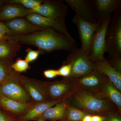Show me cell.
Segmentation results:
<instances>
[{
  "mask_svg": "<svg viewBox=\"0 0 121 121\" xmlns=\"http://www.w3.org/2000/svg\"><path fill=\"white\" fill-rule=\"evenodd\" d=\"M121 113L118 111L116 112L110 113L104 115V121H121Z\"/></svg>",
  "mask_w": 121,
  "mask_h": 121,
  "instance_id": "f546056e",
  "label": "cell"
},
{
  "mask_svg": "<svg viewBox=\"0 0 121 121\" xmlns=\"http://www.w3.org/2000/svg\"><path fill=\"white\" fill-rule=\"evenodd\" d=\"M61 0H43L41 4L31 12L37 13L51 19L65 20L67 7Z\"/></svg>",
  "mask_w": 121,
  "mask_h": 121,
  "instance_id": "ba28073f",
  "label": "cell"
},
{
  "mask_svg": "<svg viewBox=\"0 0 121 121\" xmlns=\"http://www.w3.org/2000/svg\"><path fill=\"white\" fill-rule=\"evenodd\" d=\"M11 60L0 59V86L10 78L14 71L11 68Z\"/></svg>",
  "mask_w": 121,
  "mask_h": 121,
  "instance_id": "603a6c76",
  "label": "cell"
},
{
  "mask_svg": "<svg viewBox=\"0 0 121 121\" xmlns=\"http://www.w3.org/2000/svg\"><path fill=\"white\" fill-rule=\"evenodd\" d=\"M11 68L14 71L17 73L25 72L30 68L29 63L25 60L20 58H17L15 63L12 64Z\"/></svg>",
  "mask_w": 121,
  "mask_h": 121,
  "instance_id": "484cf974",
  "label": "cell"
},
{
  "mask_svg": "<svg viewBox=\"0 0 121 121\" xmlns=\"http://www.w3.org/2000/svg\"><path fill=\"white\" fill-rule=\"evenodd\" d=\"M50 101L66 100L76 90L73 78H64L62 80L44 82Z\"/></svg>",
  "mask_w": 121,
  "mask_h": 121,
  "instance_id": "5b68a950",
  "label": "cell"
},
{
  "mask_svg": "<svg viewBox=\"0 0 121 121\" xmlns=\"http://www.w3.org/2000/svg\"><path fill=\"white\" fill-rule=\"evenodd\" d=\"M97 23L110 19L111 13L121 10V0H93Z\"/></svg>",
  "mask_w": 121,
  "mask_h": 121,
  "instance_id": "5bb4252c",
  "label": "cell"
},
{
  "mask_svg": "<svg viewBox=\"0 0 121 121\" xmlns=\"http://www.w3.org/2000/svg\"><path fill=\"white\" fill-rule=\"evenodd\" d=\"M86 114L82 111L68 105L63 121H82Z\"/></svg>",
  "mask_w": 121,
  "mask_h": 121,
  "instance_id": "cb8c5ba5",
  "label": "cell"
},
{
  "mask_svg": "<svg viewBox=\"0 0 121 121\" xmlns=\"http://www.w3.org/2000/svg\"><path fill=\"white\" fill-rule=\"evenodd\" d=\"M25 18L35 26L43 29H52L65 35L72 40H74L67 29L65 20L51 19L32 13L27 15Z\"/></svg>",
  "mask_w": 121,
  "mask_h": 121,
  "instance_id": "7c38bea8",
  "label": "cell"
},
{
  "mask_svg": "<svg viewBox=\"0 0 121 121\" xmlns=\"http://www.w3.org/2000/svg\"><path fill=\"white\" fill-rule=\"evenodd\" d=\"M19 76L17 72H13L0 86V96L22 102H30L31 99L22 86Z\"/></svg>",
  "mask_w": 121,
  "mask_h": 121,
  "instance_id": "8992f818",
  "label": "cell"
},
{
  "mask_svg": "<svg viewBox=\"0 0 121 121\" xmlns=\"http://www.w3.org/2000/svg\"><path fill=\"white\" fill-rule=\"evenodd\" d=\"M13 43L35 46L43 53L54 51L71 52L78 48L75 41L50 28H45L29 35L10 36Z\"/></svg>",
  "mask_w": 121,
  "mask_h": 121,
  "instance_id": "6da1fadb",
  "label": "cell"
},
{
  "mask_svg": "<svg viewBox=\"0 0 121 121\" xmlns=\"http://www.w3.org/2000/svg\"><path fill=\"white\" fill-rule=\"evenodd\" d=\"M110 19L106 20L99 25L93 35L89 56L90 60L93 63L105 58L106 35Z\"/></svg>",
  "mask_w": 121,
  "mask_h": 121,
  "instance_id": "52a82bcc",
  "label": "cell"
},
{
  "mask_svg": "<svg viewBox=\"0 0 121 121\" xmlns=\"http://www.w3.org/2000/svg\"><path fill=\"white\" fill-rule=\"evenodd\" d=\"M43 75L45 78L48 79H52L58 76L57 70L48 69L43 71Z\"/></svg>",
  "mask_w": 121,
  "mask_h": 121,
  "instance_id": "1f68e13d",
  "label": "cell"
},
{
  "mask_svg": "<svg viewBox=\"0 0 121 121\" xmlns=\"http://www.w3.org/2000/svg\"><path fill=\"white\" fill-rule=\"evenodd\" d=\"M26 52L27 54L25 60L28 63L36 60L39 55L43 54V52L40 50H33L29 48H27Z\"/></svg>",
  "mask_w": 121,
  "mask_h": 121,
  "instance_id": "4316f807",
  "label": "cell"
},
{
  "mask_svg": "<svg viewBox=\"0 0 121 121\" xmlns=\"http://www.w3.org/2000/svg\"><path fill=\"white\" fill-rule=\"evenodd\" d=\"M2 22L10 31V36L29 35L44 29L35 26L23 17Z\"/></svg>",
  "mask_w": 121,
  "mask_h": 121,
  "instance_id": "9a60e30c",
  "label": "cell"
},
{
  "mask_svg": "<svg viewBox=\"0 0 121 121\" xmlns=\"http://www.w3.org/2000/svg\"><path fill=\"white\" fill-rule=\"evenodd\" d=\"M44 119L41 117H39L38 118V121H44Z\"/></svg>",
  "mask_w": 121,
  "mask_h": 121,
  "instance_id": "8d00e7d4",
  "label": "cell"
},
{
  "mask_svg": "<svg viewBox=\"0 0 121 121\" xmlns=\"http://www.w3.org/2000/svg\"><path fill=\"white\" fill-rule=\"evenodd\" d=\"M92 115L87 114L84 116L82 121H91Z\"/></svg>",
  "mask_w": 121,
  "mask_h": 121,
  "instance_id": "836d02e7",
  "label": "cell"
},
{
  "mask_svg": "<svg viewBox=\"0 0 121 121\" xmlns=\"http://www.w3.org/2000/svg\"><path fill=\"white\" fill-rule=\"evenodd\" d=\"M108 77L97 70L79 78H73L76 89L99 92Z\"/></svg>",
  "mask_w": 121,
  "mask_h": 121,
  "instance_id": "9c48e42d",
  "label": "cell"
},
{
  "mask_svg": "<svg viewBox=\"0 0 121 121\" xmlns=\"http://www.w3.org/2000/svg\"><path fill=\"white\" fill-rule=\"evenodd\" d=\"M71 64H63L59 69L57 70L58 75L63 76L64 78H68L71 74Z\"/></svg>",
  "mask_w": 121,
  "mask_h": 121,
  "instance_id": "f1b7e54d",
  "label": "cell"
},
{
  "mask_svg": "<svg viewBox=\"0 0 121 121\" xmlns=\"http://www.w3.org/2000/svg\"></svg>",
  "mask_w": 121,
  "mask_h": 121,
  "instance_id": "74e56055",
  "label": "cell"
},
{
  "mask_svg": "<svg viewBox=\"0 0 121 121\" xmlns=\"http://www.w3.org/2000/svg\"><path fill=\"white\" fill-rule=\"evenodd\" d=\"M0 121H8L7 117L0 111Z\"/></svg>",
  "mask_w": 121,
  "mask_h": 121,
  "instance_id": "e575fe53",
  "label": "cell"
},
{
  "mask_svg": "<svg viewBox=\"0 0 121 121\" xmlns=\"http://www.w3.org/2000/svg\"><path fill=\"white\" fill-rule=\"evenodd\" d=\"M7 3L6 0H0V10L1 9L3 6Z\"/></svg>",
  "mask_w": 121,
  "mask_h": 121,
  "instance_id": "d590c367",
  "label": "cell"
},
{
  "mask_svg": "<svg viewBox=\"0 0 121 121\" xmlns=\"http://www.w3.org/2000/svg\"><path fill=\"white\" fill-rule=\"evenodd\" d=\"M105 41L106 52L108 55L107 60L121 58V10L114 13L111 16L106 33Z\"/></svg>",
  "mask_w": 121,
  "mask_h": 121,
  "instance_id": "3957f363",
  "label": "cell"
},
{
  "mask_svg": "<svg viewBox=\"0 0 121 121\" xmlns=\"http://www.w3.org/2000/svg\"><path fill=\"white\" fill-rule=\"evenodd\" d=\"M66 100L69 105L91 115H103L118 111L116 105L99 92L77 89Z\"/></svg>",
  "mask_w": 121,
  "mask_h": 121,
  "instance_id": "7a4b0ae2",
  "label": "cell"
},
{
  "mask_svg": "<svg viewBox=\"0 0 121 121\" xmlns=\"http://www.w3.org/2000/svg\"><path fill=\"white\" fill-rule=\"evenodd\" d=\"M72 21L78 29L82 43L80 49L89 57L91 39L95 30L100 24L87 22L76 15Z\"/></svg>",
  "mask_w": 121,
  "mask_h": 121,
  "instance_id": "30bf717a",
  "label": "cell"
},
{
  "mask_svg": "<svg viewBox=\"0 0 121 121\" xmlns=\"http://www.w3.org/2000/svg\"><path fill=\"white\" fill-rule=\"evenodd\" d=\"M31 12L30 9L25 8L21 5L7 2L0 10V22L26 17Z\"/></svg>",
  "mask_w": 121,
  "mask_h": 121,
  "instance_id": "e0dca14e",
  "label": "cell"
},
{
  "mask_svg": "<svg viewBox=\"0 0 121 121\" xmlns=\"http://www.w3.org/2000/svg\"><path fill=\"white\" fill-rule=\"evenodd\" d=\"M0 105L8 111L17 114L27 111L34 105L31 102H22L0 96Z\"/></svg>",
  "mask_w": 121,
  "mask_h": 121,
  "instance_id": "44dd1931",
  "label": "cell"
},
{
  "mask_svg": "<svg viewBox=\"0 0 121 121\" xmlns=\"http://www.w3.org/2000/svg\"><path fill=\"white\" fill-rule=\"evenodd\" d=\"M105 119L103 115H93L91 117V121H104Z\"/></svg>",
  "mask_w": 121,
  "mask_h": 121,
  "instance_id": "d6a6232c",
  "label": "cell"
},
{
  "mask_svg": "<svg viewBox=\"0 0 121 121\" xmlns=\"http://www.w3.org/2000/svg\"><path fill=\"white\" fill-rule=\"evenodd\" d=\"M19 78L24 89L29 97L36 103L50 101L44 82H40L24 75Z\"/></svg>",
  "mask_w": 121,
  "mask_h": 121,
  "instance_id": "8fae6325",
  "label": "cell"
},
{
  "mask_svg": "<svg viewBox=\"0 0 121 121\" xmlns=\"http://www.w3.org/2000/svg\"><path fill=\"white\" fill-rule=\"evenodd\" d=\"M60 101L37 103L27 111L20 118L19 121H27L39 118L48 109L53 106Z\"/></svg>",
  "mask_w": 121,
  "mask_h": 121,
  "instance_id": "d6986e66",
  "label": "cell"
},
{
  "mask_svg": "<svg viewBox=\"0 0 121 121\" xmlns=\"http://www.w3.org/2000/svg\"><path fill=\"white\" fill-rule=\"evenodd\" d=\"M81 19L87 22L97 23L93 0H63Z\"/></svg>",
  "mask_w": 121,
  "mask_h": 121,
  "instance_id": "4fadbf2b",
  "label": "cell"
},
{
  "mask_svg": "<svg viewBox=\"0 0 121 121\" xmlns=\"http://www.w3.org/2000/svg\"><path fill=\"white\" fill-rule=\"evenodd\" d=\"M93 65L94 69L108 77L116 88L121 92V73L112 67L105 58L93 62Z\"/></svg>",
  "mask_w": 121,
  "mask_h": 121,
  "instance_id": "2e32d148",
  "label": "cell"
},
{
  "mask_svg": "<svg viewBox=\"0 0 121 121\" xmlns=\"http://www.w3.org/2000/svg\"><path fill=\"white\" fill-rule=\"evenodd\" d=\"M20 45L9 41L0 43V59L10 60L19 51Z\"/></svg>",
  "mask_w": 121,
  "mask_h": 121,
  "instance_id": "7402d4cb",
  "label": "cell"
},
{
  "mask_svg": "<svg viewBox=\"0 0 121 121\" xmlns=\"http://www.w3.org/2000/svg\"><path fill=\"white\" fill-rule=\"evenodd\" d=\"M109 64L114 69L121 73V58L107 60Z\"/></svg>",
  "mask_w": 121,
  "mask_h": 121,
  "instance_id": "4dcf8cb0",
  "label": "cell"
},
{
  "mask_svg": "<svg viewBox=\"0 0 121 121\" xmlns=\"http://www.w3.org/2000/svg\"><path fill=\"white\" fill-rule=\"evenodd\" d=\"M11 33L2 22H0V43L9 41Z\"/></svg>",
  "mask_w": 121,
  "mask_h": 121,
  "instance_id": "83f0119b",
  "label": "cell"
},
{
  "mask_svg": "<svg viewBox=\"0 0 121 121\" xmlns=\"http://www.w3.org/2000/svg\"><path fill=\"white\" fill-rule=\"evenodd\" d=\"M43 0H8L7 3L17 4L22 5L27 9L32 10L39 6Z\"/></svg>",
  "mask_w": 121,
  "mask_h": 121,
  "instance_id": "d4e9b609",
  "label": "cell"
},
{
  "mask_svg": "<svg viewBox=\"0 0 121 121\" xmlns=\"http://www.w3.org/2000/svg\"><path fill=\"white\" fill-rule=\"evenodd\" d=\"M70 64L71 72L69 78H75L89 73L94 70L89 56L80 48L71 52L63 64Z\"/></svg>",
  "mask_w": 121,
  "mask_h": 121,
  "instance_id": "277c9868",
  "label": "cell"
},
{
  "mask_svg": "<svg viewBox=\"0 0 121 121\" xmlns=\"http://www.w3.org/2000/svg\"><path fill=\"white\" fill-rule=\"evenodd\" d=\"M99 93L113 102L117 106L118 111L121 113V93L108 78Z\"/></svg>",
  "mask_w": 121,
  "mask_h": 121,
  "instance_id": "ac0fdd59",
  "label": "cell"
},
{
  "mask_svg": "<svg viewBox=\"0 0 121 121\" xmlns=\"http://www.w3.org/2000/svg\"><path fill=\"white\" fill-rule=\"evenodd\" d=\"M68 106L66 99L60 101L48 109L41 117L44 120L63 121Z\"/></svg>",
  "mask_w": 121,
  "mask_h": 121,
  "instance_id": "ffe728a7",
  "label": "cell"
}]
</instances>
